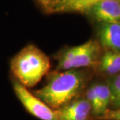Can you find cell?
Listing matches in <instances>:
<instances>
[{
    "mask_svg": "<svg viewBox=\"0 0 120 120\" xmlns=\"http://www.w3.org/2000/svg\"><path fill=\"white\" fill-rule=\"evenodd\" d=\"M47 75L45 86L33 94L56 110L83 95L92 73L89 69H72L55 70Z\"/></svg>",
    "mask_w": 120,
    "mask_h": 120,
    "instance_id": "obj_1",
    "label": "cell"
},
{
    "mask_svg": "<svg viewBox=\"0 0 120 120\" xmlns=\"http://www.w3.org/2000/svg\"><path fill=\"white\" fill-rule=\"evenodd\" d=\"M49 57L33 44L27 45L11 61V70L18 82L26 87L37 85L49 73Z\"/></svg>",
    "mask_w": 120,
    "mask_h": 120,
    "instance_id": "obj_2",
    "label": "cell"
},
{
    "mask_svg": "<svg viewBox=\"0 0 120 120\" xmlns=\"http://www.w3.org/2000/svg\"><path fill=\"white\" fill-rule=\"evenodd\" d=\"M13 86L17 98L31 115L41 120H56L55 110L30 92L27 87L18 82H13Z\"/></svg>",
    "mask_w": 120,
    "mask_h": 120,
    "instance_id": "obj_3",
    "label": "cell"
},
{
    "mask_svg": "<svg viewBox=\"0 0 120 120\" xmlns=\"http://www.w3.org/2000/svg\"><path fill=\"white\" fill-rule=\"evenodd\" d=\"M101 55V47L95 39L71 47V69H98Z\"/></svg>",
    "mask_w": 120,
    "mask_h": 120,
    "instance_id": "obj_4",
    "label": "cell"
},
{
    "mask_svg": "<svg viewBox=\"0 0 120 120\" xmlns=\"http://www.w3.org/2000/svg\"><path fill=\"white\" fill-rule=\"evenodd\" d=\"M56 120H92L91 107L84 96L55 110Z\"/></svg>",
    "mask_w": 120,
    "mask_h": 120,
    "instance_id": "obj_5",
    "label": "cell"
},
{
    "mask_svg": "<svg viewBox=\"0 0 120 120\" xmlns=\"http://www.w3.org/2000/svg\"><path fill=\"white\" fill-rule=\"evenodd\" d=\"M97 22L120 23V1L101 0L87 11Z\"/></svg>",
    "mask_w": 120,
    "mask_h": 120,
    "instance_id": "obj_6",
    "label": "cell"
},
{
    "mask_svg": "<svg viewBox=\"0 0 120 120\" xmlns=\"http://www.w3.org/2000/svg\"><path fill=\"white\" fill-rule=\"evenodd\" d=\"M98 35V42L105 51L120 53V23H101Z\"/></svg>",
    "mask_w": 120,
    "mask_h": 120,
    "instance_id": "obj_7",
    "label": "cell"
},
{
    "mask_svg": "<svg viewBox=\"0 0 120 120\" xmlns=\"http://www.w3.org/2000/svg\"><path fill=\"white\" fill-rule=\"evenodd\" d=\"M101 0H59L52 13H87L95 4Z\"/></svg>",
    "mask_w": 120,
    "mask_h": 120,
    "instance_id": "obj_8",
    "label": "cell"
},
{
    "mask_svg": "<svg viewBox=\"0 0 120 120\" xmlns=\"http://www.w3.org/2000/svg\"><path fill=\"white\" fill-rule=\"evenodd\" d=\"M98 70L107 75H116L120 73V53L105 51L101 56Z\"/></svg>",
    "mask_w": 120,
    "mask_h": 120,
    "instance_id": "obj_9",
    "label": "cell"
},
{
    "mask_svg": "<svg viewBox=\"0 0 120 120\" xmlns=\"http://www.w3.org/2000/svg\"><path fill=\"white\" fill-rule=\"evenodd\" d=\"M93 85L98 102L97 110L92 120H95L103 116L109 109L108 107L111 104V94L107 83H95Z\"/></svg>",
    "mask_w": 120,
    "mask_h": 120,
    "instance_id": "obj_10",
    "label": "cell"
},
{
    "mask_svg": "<svg viewBox=\"0 0 120 120\" xmlns=\"http://www.w3.org/2000/svg\"><path fill=\"white\" fill-rule=\"evenodd\" d=\"M111 94V104L116 109L120 107V73L112 76L107 82Z\"/></svg>",
    "mask_w": 120,
    "mask_h": 120,
    "instance_id": "obj_11",
    "label": "cell"
},
{
    "mask_svg": "<svg viewBox=\"0 0 120 120\" xmlns=\"http://www.w3.org/2000/svg\"><path fill=\"white\" fill-rule=\"evenodd\" d=\"M95 120H120V108L116 109H108L103 116Z\"/></svg>",
    "mask_w": 120,
    "mask_h": 120,
    "instance_id": "obj_12",
    "label": "cell"
},
{
    "mask_svg": "<svg viewBox=\"0 0 120 120\" xmlns=\"http://www.w3.org/2000/svg\"><path fill=\"white\" fill-rule=\"evenodd\" d=\"M47 13H52L53 10L59 0H35Z\"/></svg>",
    "mask_w": 120,
    "mask_h": 120,
    "instance_id": "obj_13",
    "label": "cell"
},
{
    "mask_svg": "<svg viewBox=\"0 0 120 120\" xmlns=\"http://www.w3.org/2000/svg\"><path fill=\"white\" fill-rule=\"evenodd\" d=\"M119 108H120V107H119ZM119 108H118V109H119Z\"/></svg>",
    "mask_w": 120,
    "mask_h": 120,
    "instance_id": "obj_14",
    "label": "cell"
},
{
    "mask_svg": "<svg viewBox=\"0 0 120 120\" xmlns=\"http://www.w3.org/2000/svg\"><path fill=\"white\" fill-rule=\"evenodd\" d=\"M119 1H120V0H119Z\"/></svg>",
    "mask_w": 120,
    "mask_h": 120,
    "instance_id": "obj_15",
    "label": "cell"
}]
</instances>
